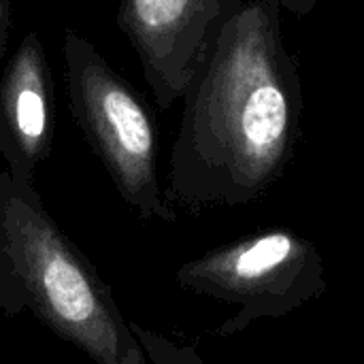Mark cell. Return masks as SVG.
Listing matches in <instances>:
<instances>
[{"label": "cell", "instance_id": "obj_1", "mask_svg": "<svg viewBox=\"0 0 364 364\" xmlns=\"http://www.w3.org/2000/svg\"><path fill=\"white\" fill-rule=\"evenodd\" d=\"M279 0H243L183 90L164 196L192 213L262 198L303 136V79Z\"/></svg>", "mask_w": 364, "mask_h": 364}, {"label": "cell", "instance_id": "obj_2", "mask_svg": "<svg viewBox=\"0 0 364 364\" xmlns=\"http://www.w3.org/2000/svg\"><path fill=\"white\" fill-rule=\"evenodd\" d=\"M0 309L32 311L94 364L141 350L109 286L45 211L34 183L0 173Z\"/></svg>", "mask_w": 364, "mask_h": 364}, {"label": "cell", "instance_id": "obj_3", "mask_svg": "<svg viewBox=\"0 0 364 364\" xmlns=\"http://www.w3.org/2000/svg\"><path fill=\"white\" fill-rule=\"evenodd\" d=\"M62 51L75 122L117 194L141 218L173 222L177 213L158 183V126L149 107L77 30L64 32Z\"/></svg>", "mask_w": 364, "mask_h": 364}, {"label": "cell", "instance_id": "obj_4", "mask_svg": "<svg viewBox=\"0 0 364 364\" xmlns=\"http://www.w3.org/2000/svg\"><path fill=\"white\" fill-rule=\"evenodd\" d=\"M177 284L239 307L218 328L220 337L237 335L258 320L284 318L328 288L318 247L290 230H269L211 250L181 264Z\"/></svg>", "mask_w": 364, "mask_h": 364}, {"label": "cell", "instance_id": "obj_5", "mask_svg": "<svg viewBox=\"0 0 364 364\" xmlns=\"http://www.w3.org/2000/svg\"><path fill=\"white\" fill-rule=\"evenodd\" d=\"M243 0H119L117 26L160 109L181 100L220 28Z\"/></svg>", "mask_w": 364, "mask_h": 364}, {"label": "cell", "instance_id": "obj_6", "mask_svg": "<svg viewBox=\"0 0 364 364\" xmlns=\"http://www.w3.org/2000/svg\"><path fill=\"white\" fill-rule=\"evenodd\" d=\"M53 143V77L41 36L30 30L0 73V158L6 171L34 183Z\"/></svg>", "mask_w": 364, "mask_h": 364}, {"label": "cell", "instance_id": "obj_7", "mask_svg": "<svg viewBox=\"0 0 364 364\" xmlns=\"http://www.w3.org/2000/svg\"><path fill=\"white\" fill-rule=\"evenodd\" d=\"M141 350L132 352L126 364H203V360L196 356V352L192 348H181L175 346L171 341H166L164 337L145 331L139 324L130 326Z\"/></svg>", "mask_w": 364, "mask_h": 364}, {"label": "cell", "instance_id": "obj_8", "mask_svg": "<svg viewBox=\"0 0 364 364\" xmlns=\"http://www.w3.org/2000/svg\"><path fill=\"white\" fill-rule=\"evenodd\" d=\"M11 4L13 0H0V60L6 49L9 38V23H11Z\"/></svg>", "mask_w": 364, "mask_h": 364}, {"label": "cell", "instance_id": "obj_9", "mask_svg": "<svg viewBox=\"0 0 364 364\" xmlns=\"http://www.w3.org/2000/svg\"><path fill=\"white\" fill-rule=\"evenodd\" d=\"M279 2H282V9L286 13H290L294 17H305L316 9L318 0H279Z\"/></svg>", "mask_w": 364, "mask_h": 364}]
</instances>
